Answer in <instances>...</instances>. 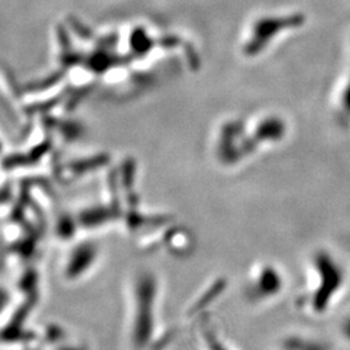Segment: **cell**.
<instances>
[{
  "label": "cell",
  "instance_id": "1",
  "mask_svg": "<svg viewBox=\"0 0 350 350\" xmlns=\"http://www.w3.org/2000/svg\"><path fill=\"white\" fill-rule=\"evenodd\" d=\"M318 262L321 271V284L315 291V293H313L312 308L317 313H322L328 309L334 296H336L342 278L338 266L334 265L329 258L321 257Z\"/></svg>",
  "mask_w": 350,
  "mask_h": 350
},
{
  "label": "cell",
  "instance_id": "2",
  "mask_svg": "<svg viewBox=\"0 0 350 350\" xmlns=\"http://www.w3.org/2000/svg\"><path fill=\"white\" fill-rule=\"evenodd\" d=\"M280 287V279L276 274L275 271L273 270H266L265 274L260 276L258 279V284H257V289H258V296L260 297H267V296H273L276 291Z\"/></svg>",
  "mask_w": 350,
  "mask_h": 350
},
{
  "label": "cell",
  "instance_id": "3",
  "mask_svg": "<svg viewBox=\"0 0 350 350\" xmlns=\"http://www.w3.org/2000/svg\"><path fill=\"white\" fill-rule=\"evenodd\" d=\"M280 350H328L327 347L321 342L301 340V338H291L284 342V347Z\"/></svg>",
  "mask_w": 350,
  "mask_h": 350
},
{
  "label": "cell",
  "instance_id": "4",
  "mask_svg": "<svg viewBox=\"0 0 350 350\" xmlns=\"http://www.w3.org/2000/svg\"><path fill=\"white\" fill-rule=\"evenodd\" d=\"M342 335H344V338L350 340V317L347 318L342 323Z\"/></svg>",
  "mask_w": 350,
  "mask_h": 350
}]
</instances>
